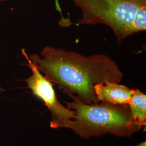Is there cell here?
Wrapping results in <instances>:
<instances>
[{
	"label": "cell",
	"mask_w": 146,
	"mask_h": 146,
	"mask_svg": "<svg viewBox=\"0 0 146 146\" xmlns=\"http://www.w3.org/2000/svg\"><path fill=\"white\" fill-rule=\"evenodd\" d=\"M135 146H146V141H144V142L141 143L140 144H139V145H138Z\"/></svg>",
	"instance_id": "ba28073f"
},
{
	"label": "cell",
	"mask_w": 146,
	"mask_h": 146,
	"mask_svg": "<svg viewBox=\"0 0 146 146\" xmlns=\"http://www.w3.org/2000/svg\"><path fill=\"white\" fill-rule=\"evenodd\" d=\"M1 0H0V2H1Z\"/></svg>",
	"instance_id": "30bf717a"
},
{
	"label": "cell",
	"mask_w": 146,
	"mask_h": 146,
	"mask_svg": "<svg viewBox=\"0 0 146 146\" xmlns=\"http://www.w3.org/2000/svg\"><path fill=\"white\" fill-rule=\"evenodd\" d=\"M146 29V5H142L136 13L135 17L126 29L125 38L139 31Z\"/></svg>",
	"instance_id": "52a82bcc"
},
{
	"label": "cell",
	"mask_w": 146,
	"mask_h": 146,
	"mask_svg": "<svg viewBox=\"0 0 146 146\" xmlns=\"http://www.w3.org/2000/svg\"><path fill=\"white\" fill-rule=\"evenodd\" d=\"M99 101L117 105H129L134 89L114 82H107L94 86Z\"/></svg>",
	"instance_id": "5b68a950"
},
{
	"label": "cell",
	"mask_w": 146,
	"mask_h": 146,
	"mask_svg": "<svg viewBox=\"0 0 146 146\" xmlns=\"http://www.w3.org/2000/svg\"><path fill=\"white\" fill-rule=\"evenodd\" d=\"M68 94L73 99L66 102L67 108L75 113L71 120L50 123L53 129L67 128L84 139L110 133L118 136H130L138 131L142 125L134 120L129 106L113 104L106 102L87 104L74 94Z\"/></svg>",
	"instance_id": "7a4b0ae2"
},
{
	"label": "cell",
	"mask_w": 146,
	"mask_h": 146,
	"mask_svg": "<svg viewBox=\"0 0 146 146\" xmlns=\"http://www.w3.org/2000/svg\"><path fill=\"white\" fill-rule=\"evenodd\" d=\"M28 57L51 82L87 104L99 102L95 93V85L107 82L119 83L123 78L117 63L105 54L86 56L47 46L41 55L33 54Z\"/></svg>",
	"instance_id": "6da1fadb"
},
{
	"label": "cell",
	"mask_w": 146,
	"mask_h": 146,
	"mask_svg": "<svg viewBox=\"0 0 146 146\" xmlns=\"http://www.w3.org/2000/svg\"><path fill=\"white\" fill-rule=\"evenodd\" d=\"M1 1H3V0H1Z\"/></svg>",
	"instance_id": "9c48e42d"
},
{
	"label": "cell",
	"mask_w": 146,
	"mask_h": 146,
	"mask_svg": "<svg viewBox=\"0 0 146 146\" xmlns=\"http://www.w3.org/2000/svg\"><path fill=\"white\" fill-rule=\"evenodd\" d=\"M129 106L134 120L142 126L146 125V95L139 89H134Z\"/></svg>",
	"instance_id": "8992f818"
},
{
	"label": "cell",
	"mask_w": 146,
	"mask_h": 146,
	"mask_svg": "<svg viewBox=\"0 0 146 146\" xmlns=\"http://www.w3.org/2000/svg\"><path fill=\"white\" fill-rule=\"evenodd\" d=\"M80 8L78 25L104 24L110 27L118 42L125 38V31L146 0H73Z\"/></svg>",
	"instance_id": "3957f363"
},
{
	"label": "cell",
	"mask_w": 146,
	"mask_h": 146,
	"mask_svg": "<svg viewBox=\"0 0 146 146\" xmlns=\"http://www.w3.org/2000/svg\"><path fill=\"white\" fill-rule=\"evenodd\" d=\"M22 52L28 61V67L33 72L32 75L25 81L33 93L42 100L51 112L52 120L50 123L74 119L75 117L74 111L65 107L58 101L52 82L40 72L36 66L29 59L25 50L23 49Z\"/></svg>",
	"instance_id": "277c9868"
}]
</instances>
